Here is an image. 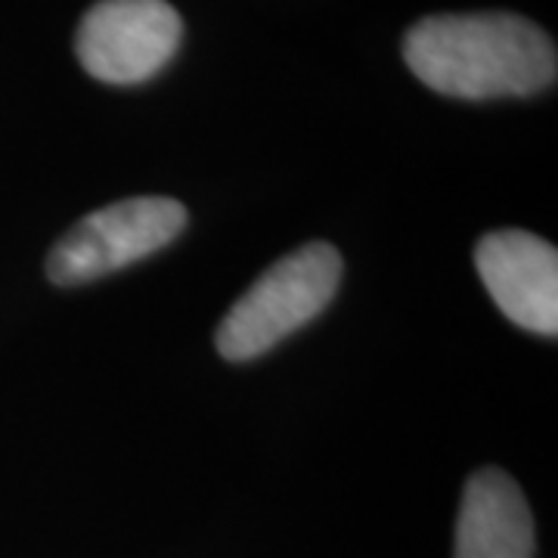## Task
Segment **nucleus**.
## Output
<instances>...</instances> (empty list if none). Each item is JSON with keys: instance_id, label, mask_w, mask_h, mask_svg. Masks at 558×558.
<instances>
[{"instance_id": "obj_4", "label": "nucleus", "mask_w": 558, "mask_h": 558, "mask_svg": "<svg viewBox=\"0 0 558 558\" xmlns=\"http://www.w3.org/2000/svg\"><path fill=\"white\" fill-rule=\"evenodd\" d=\"M178 10L165 0H100L81 20V65L106 84H140L161 72L180 44Z\"/></svg>"}, {"instance_id": "obj_3", "label": "nucleus", "mask_w": 558, "mask_h": 558, "mask_svg": "<svg viewBox=\"0 0 558 558\" xmlns=\"http://www.w3.org/2000/svg\"><path fill=\"white\" fill-rule=\"evenodd\" d=\"M183 227H186V211L174 199L140 196V199L112 202L78 220L53 245L47 258V274L60 286L100 279L159 252Z\"/></svg>"}, {"instance_id": "obj_2", "label": "nucleus", "mask_w": 558, "mask_h": 558, "mask_svg": "<svg viewBox=\"0 0 558 558\" xmlns=\"http://www.w3.org/2000/svg\"><path fill=\"white\" fill-rule=\"evenodd\" d=\"M341 279L339 252L311 242L277 260L242 295L218 329V351L227 360H252L292 336L332 301Z\"/></svg>"}, {"instance_id": "obj_1", "label": "nucleus", "mask_w": 558, "mask_h": 558, "mask_svg": "<svg viewBox=\"0 0 558 558\" xmlns=\"http://www.w3.org/2000/svg\"><path fill=\"white\" fill-rule=\"evenodd\" d=\"M403 57L422 84L459 100L527 97L556 81V44L512 13L428 16L410 28Z\"/></svg>"}, {"instance_id": "obj_6", "label": "nucleus", "mask_w": 558, "mask_h": 558, "mask_svg": "<svg viewBox=\"0 0 558 558\" xmlns=\"http://www.w3.org/2000/svg\"><path fill=\"white\" fill-rule=\"evenodd\" d=\"M457 558H534V519L506 472L484 469L465 484Z\"/></svg>"}, {"instance_id": "obj_5", "label": "nucleus", "mask_w": 558, "mask_h": 558, "mask_svg": "<svg viewBox=\"0 0 558 558\" xmlns=\"http://www.w3.org/2000/svg\"><path fill=\"white\" fill-rule=\"evenodd\" d=\"M478 274L497 307L521 329L556 339L558 255L524 230H497L478 242Z\"/></svg>"}]
</instances>
